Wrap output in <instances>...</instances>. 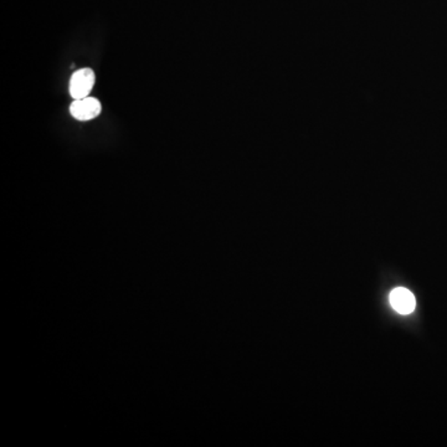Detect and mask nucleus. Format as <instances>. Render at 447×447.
<instances>
[{
	"label": "nucleus",
	"instance_id": "nucleus-2",
	"mask_svg": "<svg viewBox=\"0 0 447 447\" xmlns=\"http://www.w3.org/2000/svg\"><path fill=\"white\" fill-rule=\"evenodd\" d=\"M70 114L78 121H89L101 114V103L94 97H86L82 100H73L70 106Z\"/></svg>",
	"mask_w": 447,
	"mask_h": 447
},
{
	"label": "nucleus",
	"instance_id": "nucleus-3",
	"mask_svg": "<svg viewBox=\"0 0 447 447\" xmlns=\"http://www.w3.org/2000/svg\"><path fill=\"white\" fill-rule=\"evenodd\" d=\"M390 304L401 315H409L417 307V299L407 288L398 287L390 293Z\"/></svg>",
	"mask_w": 447,
	"mask_h": 447
},
{
	"label": "nucleus",
	"instance_id": "nucleus-1",
	"mask_svg": "<svg viewBox=\"0 0 447 447\" xmlns=\"http://www.w3.org/2000/svg\"><path fill=\"white\" fill-rule=\"evenodd\" d=\"M95 72L91 69H81L72 73L70 80V96L73 100H82L89 97V92L95 86Z\"/></svg>",
	"mask_w": 447,
	"mask_h": 447
}]
</instances>
